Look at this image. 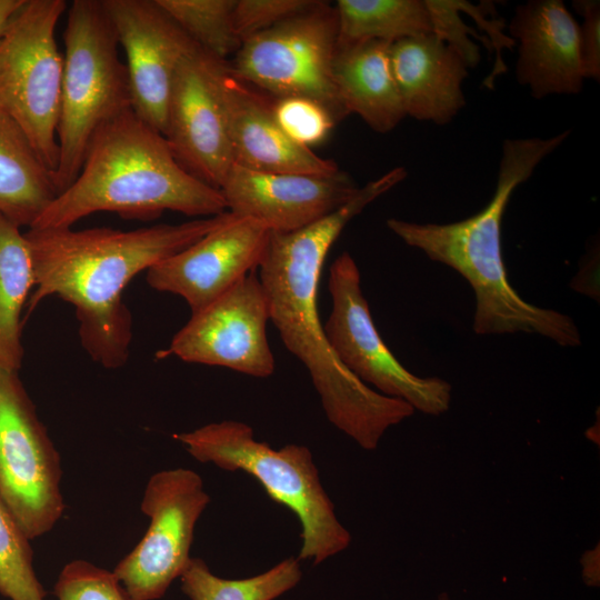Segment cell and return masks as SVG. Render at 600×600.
Masks as SVG:
<instances>
[{
	"mask_svg": "<svg viewBox=\"0 0 600 600\" xmlns=\"http://www.w3.org/2000/svg\"><path fill=\"white\" fill-rule=\"evenodd\" d=\"M407 173L396 167L322 219L293 232H271L258 268L270 321L307 368L328 420L367 450L376 449L387 429L411 417L414 409L368 387L339 361L319 318L318 287L327 254L344 227Z\"/></svg>",
	"mask_w": 600,
	"mask_h": 600,
	"instance_id": "6da1fadb",
	"label": "cell"
},
{
	"mask_svg": "<svg viewBox=\"0 0 600 600\" xmlns=\"http://www.w3.org/2000/svg\"><path fill=\"white\" fill-rule=\"evenodd\" d=\"M229 211L179 224L121 231L110 228L24 232L34 271L27 316L47 297L76 308L82 346L106 368L129 357L131 317L122 291L134 276L182 251L223 223Z\"/></svg>",
	"mask_w": 600,
	"mask_h": 600,
	"instance_id": "7a4b0ae2",
	"label": "cell"
},
{
	"mask_svg": "<svg viewBox=\"0 0 600 600\" xmlns=\"http://www.w3.org/2000/svg\"><path fill=\"white\" fill-rule=\"evenodd\" d=\"M569 134L570 130H566L548 138L504 139L493 196L469 218L443 224L387 220V227L406 244L468 281L476 296L472 329L477 334L524 332L562 347L581 344L571 317L531 304L518 294L508 280L501 248L502 218L512 193Z\"/></svg>",
	"mask_w": 600,
	"mask_h": 600,
	"instance_id": "3957f363",
	"label": "cell"
},
{
	"mask_svg": "<svg viewBox=\"0 0 600 600\" xmlns=\"http://www.w3.org/2000/svg\"><path fill=\"white\" fill-rule=\"evenodd\" d=\"M167 210L206 218L228 211L220 190L187 172L164 136L129 110L98 129L74 181L30 228H71L101 211L151 219Z\"/></svg>",
	"mask_w": 600,
	"mask_h": 600,
	"instance_id": "277c9868",
	"label": "cell"
},
{
	"mask_svg": "<svg viewBox=\"0 0 600 600\" xmlns=\"http://www.w3.org/2000/svg\"><path fill=\"white\" fill-rule=\"evenodd\" d=\"M173 438L199 462L249 473L274 502L290 509L301 524L298 559L318 564L350 544L351 536L338 520L307 447L289 443L272 449L254 439L249 424L233 420L208 423Z\"/></svg>",
	"mask_w": 600,
	"mask_h": 600,
	"instance_id": "5b68a950",
	"label": "cell"
},
{
	"mask_svg": "<svg viewBox=\"0 0 600 600\" xmlns=\"http://www.w3.org/2000/svg\"><path fill=\"white\" fill-rule=\"evenodd\" d=\"M63 42L59 152L53 172L58 194L79 174L98 129L132 110L128 70L102 0L72 1Z\"/></svg>",
	"mask_w": 600,
	"mask_h": 600,
	"instance_id": "8992f818",
	"label": "cell"
},
{
	"mask_svg": "<svg viewBox=\"0 0 600 600\" xmlns=\"http://www.w3.org/2000/svg\"><path fill=\"white\" fill-rule=\"evenodd\" d=\"M67 6L24 0L0 39V111L21 127L52 179L63 71L56 29Z\"/></svg>",
	"mask_w": 600,
	"mask_h": 600,
	"instance_id": "52a82bcc",
	"label": "cell"
},
{
	"mask_svg": "<svg viewBox=\"0 0 600 600\" xmlns=\"http://www.w3.org/2000/svg\"><path fill=\"white\" fill-rule=\"evenodd\" d=\"M337 47L334 6L318 1L308 11L243 41L229 68L242 81L278 98L314 100L338 122L348 112L333 77Z\"/></svg>",
	"mask_w": 600,
	"mask_h": 600,
	"instance_id": "ba28073f",
	"label": "cell"
},
{
	"mask_svg": "<svg viewBox=\"0 0 600 600\" xmlns=\"http://www.w3.org/2000/svg\"><path fill=\"white\" fill-rule=\"evenodd\" d=\"M61 461L18 371L0 367V499L33 540L64 511Z\"/></svg>",
	"mask_w": 600,
	"mask_h": 600,
	"instance_id": "9c48e42d",
	"label": "cell"
},
{
	"mask_svg": "<svg viewBox=\"0 0 600 600\" xmlns=\"http://www.w3.org/2000/svg\"><path fill=\"white\" fill-rule=\"evenodd\" d=\"M328 281L332 309L323 330L347 370L377 392L403 400L414 410L444 413L451 402V384L437 377H417L393 356L376 328L359 268L348 252L331 263Z\"/></svg>",
	"mask_w": 600,
	"mask_h": 600,
	"instance_id": "30bf717a",
	"label": "cell"
},
{
	"mask_svg": "<svg viewBox=\"0 0 600 600\" xmlns=\"http://www.w3.org/2000/svg\"><path fill=\"white\" fill-rule=\"evenodd\" d=\"M209 502L193 470H161L150 477L140 506L149 527L113 570L132 600H157L181 576L191 558L197 521Z\"/></svg>",
	"mask_w": 600,
	"mask_h": 600,
	"instance_id": "8fae6325",
	"label": "cell"
},
{
	"mask_svg": "<svg viewBox=\"0 0 600 600\" xmlns=\"http://www.w3.org/2000/svg\"><path fill=\"white\" fill-rule=\"evenodd\" d=\"M269 301L254 272L247 274L198 312L172 338L158 358L218 366L254 378L274 372L267 337Z\"/></svg>",
	"mask_w": 600,
	"mask_h": 600,
	"instance_id": "7c38bea8",
	"label": "cell"
},
{
	"mask_svg": "<svg viewBox=\"0 0 600 600\" xmlns=\"http://www.w3.org/2000/svg\"><path fill=\"white\" fill-rule=\"evenodd\" d=\"M220 61L197 44L183 57L173 79L163 132L178 163L218 190L234 166L217 82Z\"/></svg>",
	"mask_w": 600,
	"mask_h": 600,
	"instance_id": "4fadbf2b",
	"label": "cell"
},
{
	"mask_svg": "<svg viewBox=\"0 0 600 600\" xmlns=\"http://www.w3.org/2000/svg\"><path fill=\"white\" fill-rule=\"evenodd\" d=\"M102 3L126 53L132 111L163 134L177 69L196 43L157 0Z\"/></svg>",
	"mask_w": 600,
	"mask_h": 600,
	"instance_id": "5bb4252c",
	"label": "cell"
},
{
	"mask_svg": "<svg viewBox=\"0 0 600 600\" xmlns=\"http://www.w3.org/2000/svg\"><path fill=\"white\" fill-rule=\"evenodd\" d=\"M270 233L262 222L230 212L197 242L151 267L147 282L180 296L198 312L259 268Z\"/></svg>",
	"mask_w": 600,
	"mask_h": 600,
	"instance_id": "9a60e30c",
	"label": "cell"
},
{
	"mask_svg": "<svg viewBox=\"0 0 600 600\" xmlns=\"http://www.w3.org/2000/svg\"><path fill=\"white\" fill-rule=\"evenodd\" d=\"M359 189L341 170L317 176L261 172L234 164L219 190L229 212L258 220L271 232L289 233L330 214Z\"/></svg>",
	"mask_w": 600,
	"mask_h": 600,
	"instance_id": "2e32d148",
	"label": "cell"
},
{
	"mask_svg": "<svg viewBox=\"0 0 600 600\" xmlns=\"http://www.w3.org/2000/svg\"><path fill=\"white\" fill-rule=\"evenodd\" d=\"M509 32L518 41L517 81L533 98L581 92L586 76L579 23L562 0L518 4Z\"/></svg>",
	"mask_w": 600,
	"mask_h": 600,
	"instance_id": "e0dca14e",
	"label": "cell"
},
{
	"mask_svg": "<svg viewBox=\"0 0 600 600\" xmlns=\"http://www.w3.org/2000/svg\"><path fill=\"white\" fill-rule=\"evenodd\" d=\"M217 82L236 166L317 176L340 170L334 161L290 140L273 117L272 101L239 79L227 61L218 64Z\"/></svg>",
	"mask_w": 600,
	"mask_h": 600,
	"instance_id": "ac0fdd59",
	"label": "cell"
},
{
	"mask_svg": "<svg viewBox=\"0 0 600 600\" xmlns=\"http://www.w3.org/2000/svg\"><path fill=\"white\" fill-rule=\"evenodd\" d=\"M389 54L406 117L443 126L466 106L468 67L433 33L399 40Z\"/></svg>",
	"mask_w": 600,
	"mask_h": 600,
	"instance_id": "d6986e66",
	"label": "cell"
},
{
	"mask_svg": "<svg viewBox=\"0 0 600 600\" xmlns=\"http://www.w3.org/2000/svg\"><path fill=\"white\" fill-rule=\"evenodd\" d=\"M390 44L362 41L338 44L333 77L348 114H358L373 131L387 133L406 117L393 78Z\"/></svg>",
	"mask_w": 600,
	"mask_h": 600,
	"instance_id": "ffe728a7",
	"label": "cell"
},
{
	"mask_svg": "<svg viewBox=\"0 0 600 600\" xmlns=\"http://www.w3.org/2000/svg\"><path fill=\"white\" fill-rule=\"evenodd\" d=\"M57 194L52 173L28 136L0 111V214L30 228Z\"/></svg>",
	"mask_w": 600,
	"mask_h": 600,
	"instance_id": "44dd1931",
	"label": "cell"
},
{
	"mask_svg": "<svg viewBox=\"0 0 600 600\" xmlns=\"http://www.w3.org/2000/svg\"><path fill=\"white\" fill-rule=\"evenodd\" d=\"M34 288L28 241L21 228L0 214V367L19 371L23 360L24 306Z\"/></svg>",
	"mask_w": 600,
	"mask_h": 600,
	"instance_id": "7402d4cb",
	"label": "cell"
},
{
	"mask_svg": "<svg viewBox=\"0 0 600 600\" xmlns=\"http://www.w3.org/2000/svg\"><path fill=\"white\" fill-rule=\"evenodd\" d=\"M338 44L399 40L432 33L426 0H338Z\"/></svg>",
	"mask_w": 600,
	"mask_h": 600,
	"instance_id": "603a6c76",
	"label": "cell"
},
{
	"mask_svg": "<svg viewBox=\"0 0 600 600\" xmlns=\"http://www.w3.org/2000/svg\"><path fill=\"white\" fill-rule=\"evenodd\" d=\"M299 559L290 557L244 579L213 574L200 558H190L181 573V590L190 600H274L301 580Z\"/></svg>",
	"mask_w": 600,
	"mask_h": 600,
	"instance_id": "cb8c5ba5",
	"label": "cell"
},
{
	"mask_svg": "<svg viewBox=\"0 0 600 600\" xmlns=\"http://www.w3.org/2000/svg\"><path fill=\"white\" fill-rule=\"evenodd\" d=\"M186 34L212 57L227 61L241 41L233 26L237 0H157Z\"/></svg>",
	"mask_w": 600,
	"mask_h": 600,
	"instance_id": "d4e9b609",
	"label": "cell"
},
{
	"mask_svg": "<svg viewBox=\"0 0 600 600\" xmlns=\"http://www.w3.org/2000/svg\"><path fill=\"white\" fill-rule=\"evenodd\" d=\"M30 541L0 499V593L10 600H44Z\"/></svg>",
	"mask_w": 600,
	"mask_h": 600,
	"instance_id": "484cf974",
	"label": "cell"
},
{
	"mask_svg": "<svg viewBox=\"0 0 600 600\" xmlns=\"http://www.w3.org/2000/svg\"><path fill=\"white\" fill-rule=\"evenodd\" d=\"M272 112L283 133L309 149L324 141L337 123L322 104L304 97L278 98Z\"/></svg>",
	"mask_w": 600,
	"mask_h": 600,
	"instance_id": "4316f807",
	"label": "cell"
},
{
	"mask_svg": "<svg viewBox=\"0 0 600 600\" xmlns=\"http://www.w3.org/2000/svg\"><path fill=\"white\" fill-rule=\"evenodd\" d=\"M57 600H132L113 571L77 559L60 571L54 584Z\"/></svg>",
	"mask_w": 600,
	"mask_h": 600,
	"instance_id": "83f0119b",
	"label": "cell"
},
{
	"mask_svg": "<svg viewBox=\"0 0 600 600\" xmlns=\"http://www.w3.org/2000/svg\"><path fill=\"white\" fill-rule=\"evenodd\" d=\"M318 3L316 0H237L233 26L241 43L294 18Z\"/></svg>",
	"mask_w": 600,
	"mask_h": 600,
	"instance_id": "f1b7e54d",
	"label": "cell"
},
{
	"mask_svg": "<svg viewBox=\"0 0 600 600\" xmlns=\"http://www.w3.org/2000/svg\"><path fill=\"white\" fill-rule=\"evenodd\" d=\"M428 7L432 33L451 47L469 68H476L480 61V49L470 39V34L477 36L468 27L462 18L461 1L457 0H426Z\"/></svg>",
	"mask_w": 600,
	"mask_h": 600,
	"instance_id": "f546056e",
	"label": "cell"
},
{
	"mask_svg": "<svg viewBox=\"0 0 600 600\" xmlns=\"http://www.w3.org/2000/svg\"><path fill=\"white\" fill-rule=\"evenodd\" d=\"M576 12L582 17L579 23L580 51L586 79L600 80V2L598 0H576Z\"/></svg>",
	"mask_w": 600,
	"mask_h": 600,
	"instance_id": "4dcf8cb0",
	"label": "cell"
},
{
	"mask_svg": "<svg viewBox=\"0 0 600 600\" xmlns=\"http://www.w3.org/2000/svg\"><path fill=\"white\" fill-rule=\"evenodd\" d=\"M581 564L583 581L590 587H598L600 582L599 550L586 551Z\"/></svg>",
	"mask_w": 600,
	"mask_h": 600,
	"instance_id": "1f68e13d",
	"label": "cell"
},
{
	"mask_svg": "<svg viewBox=\"0 0 600 600\" xmlns=\"http://www.w3.org/2000/svg\"><path fill=\"white\" fill-rule=\"evenodd\" d=\"M23 2L24 0H0V39L2 38L11 18Z\"/></svg>",
	"mask_w": 600,
	"mask_h": 600,
	"instance_id": "d6a6232c",
	"label": "cell"
},
{
	"mask_svg": "<svg viewBox=\"0 0 600 600\" xmlns=\"http://www.w3.org/2000/svg\"><path fill=\"white\" fill-rule=\"evenodd\" d=\"M438 600H450L447 593H442L439 596Z\"/></svg>",
	"mask_w": 600,
	"mask_h": 600,
	"instance_id": "836d02e7",
	"label": "cell"
}]
</instances>
